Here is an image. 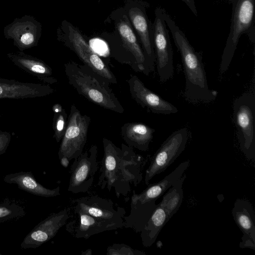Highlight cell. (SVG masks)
<instances>
[{
  "label": "cell",
  "mask_w": 255,
  "mask_h": 255,
  "mask_svg": "<svg viewBox=\"0 0 255 255\" xmlns=\"http://www.w3.org/2000/svg\"><path fill=\"white\" fill-rule=\"evenodd\" d=\"M78 217L67 224V230L74 237L88 239L93 235L107 231L122 228L124 223L104 220L74 209Z\"/></svg>",
  "instance_id": "15"
},
{
  "label": "cell",
  "mask_w": 255,
  "mask_h": 255,
  "mask_svg": "<svg viewBox=\"0 0 255 255\" xmlns=\"http://www.w3.org/2000/svg\"><path fill=\"white\" fill-rule=\"evenodd\" d=\"M128 83L131 98L142 108L156 114H174L178 112L175 106L148 89L136 75H130Z\"/></svg>",
  "instance_id": "13"
},
{
  "label": "cell",
  "mask_w": 255,
  "mask_h": 255,
  "mask_svg": "<svg viewBox=\"0 0 255 255\" xmlns=\"http://www.w3.org/2000/svg\"><path fill=\"white\" fill-rule=\"evenodd\" d=\"M190 164L189 160L181 163L173 171L159 182L149 185L140 194L133 191L131 201H139L144 203L157 200L184 174Z\"/></svg>",
  "instance_id": "18"
},
{
  "label": "cell",
  "mask_w": 255,
  "mask_h": 255,
  "mask_svg": "<svg viewBox=\"0 0 255 255\" xmlns=\"http://www.w3.org/2000/svg\"><path fill=\"white\" fill-rule=\"evenodd\" d=\"M58 39L96 73L110 83H118L114 74L91 48L78 27L66 20H63L58 31Z\"/></svg>",
  "instance_id": "7"
},
{
  "label": "cell",
  "mask_w": 255,
  "mask_h": 255,
  "mask_svg": "<svg viewBox=\"0 0 255 255\" xmlns=\"http://www.w3.org/2000/svg\"><path fill=\"white\" fill-rule=\"evenodd\" d=\"M104 156L97 185L109 192L112 189L117 198L130 193L131 186H137L142 179L143 158L132 148L122 144L120 148L110 140L103 138Z\"/></svg>",
  "instance_id": "1"
},
{
  "label": "cell",
  "mask_w": 255,
  "mask_h": 255,
  "mask_svg": "<svg viewBox=\"0 0 255 255\" xmlns=\"http://www.w3.org/2000/svg\"><path fill=\"white\" fill-rule=\"evenodd\" d=\"M114 25L112 32L105 31L101 37L107 42L113 56L130 65L136 71L148 75L146 57L123 6L115 9L106 19Z\"/></svg>",
  "instance_id": "3"
},
{
  "label": "cell",
  "mask_w": 255,
  "mask_h": 255,
  "mask_svg": "<svg viewBox=\"0 0 255 255\" xmlns=\"http://www.w3.org/2000/svg\"><path fill=\"white\" fill-rule=\"evenodd\" d=\"M164 9L158 7L155 10L152 23L153 41L157 71L159 81L164 83L173 75V51L169 32L163 16Z\"/></svg>",
  "instance_id": "10"
},
{
  "label": "cell",
  "mask_w": 255,
  "mask_h": 255,
  "mask_svg": "<svg viewBox=\"0 0 255 255\" xmlns=\"http://www.w3.org/2000/svg\"><path fill=\"white\" fill-rule=\"evenodd\" d=\"M97 154L98 147L93 145L74 159L70 169L69 192L76 194L89 190L98 170Z\"/></svg>",
  "instance_id": "12"
},
{
  "label": "cell",
  "mask_w": 255,
  "mask_h": 255,
  "mask_svg": "<svg viewBox=\"0 0 255 255\" xmlns=\"http://www.w3.org/2000/svg\"><path fill=\"white\" fill-rule=\"evenodd\" d=\"M11 213V211L9 209L5 207H0V218L9 215Z\"/></svg>",
  "instance_id": "29"
},
{
  "label": "cell",
  "mask_w": 255,
  "mask_h": 255,
  "mask_svg": "<svg viewBox=\"0 0 255 255\" xmlns=\"http://www.w3.org/2000/svg\"><path fill=\"white\" fill-rule=\"evenodd\" d=\"M68 123V117L64 109L61 111L55 113L53 119L54 136L57 142L63 138Z\"/></svg>",
  "instance_id": "24"
},
{
  "label": "cell",
  "mask_w": 255,
  "mask_h": 255,
  "mask_svg": "<svg viewBox=\"0 0 255 255\" xmlns=\"http://www.w3.org/2000/svg\"><path fill=\"white\" fill-rule=\"evenodd\" d=\"M163 16L181 57L185 78L184 98L193 104L212 102L218 93L209 87L202 54L195 50L184 33L164 9Z\"/></svg>",
  "instance_id": "2"
},
{
  "label": "cell",
  "mask_w": 255,
  "mask_h": 255,
  "mask_svg": "<svg viewBox=\"0 0 255 255\" xmlns=\"http://www.w3.org/2000/svg\"><path fill=\"white\" fill-rule=\"evenodd\" d=\"M9 142L8 136L3 134H0V154L6 149Z\"/></svg>",
  "instance_id": "26"
},
{
  "label": "cell",
  "mask_w": 255,
  "mask_h": 255,
  "mask_svg": "<svg viewBox=\"0 0 255 255\" xmlns=\"http://www.w3.org/2000/svg\"><path fill=\"white\" fill-rule=\"evenodd\" d=\"M169 220L163 207L160 203L157 204L149 220L140 232L142 244L144 247L148 248L153 245Z\"/></svg>",
  "instance_id": "22"
},
{
  "label": "cell",
  "mask_w": 255,
  "mask_h": 255,
  "mask_svg": "<svg viewBox=\"0 0 255 255\" xmlns=\"http://www.w3.org/2000/svg\"><path fill=\"white\" fill-rule=\"evenodd\" d=\"M188 139V129L184 128L172 132L154 154L146 169L145 184L156 175L163 172L184 151Z\"/></svg>",
  "instance_id": "11"
},
{
  "label": "cell",
  "mask_w": 255,
  "mask_h": 255,
  "mask_svg": "<svg viewBox=\"0 0 255 255\" xmlns=\"http://www.w3.org/2000/svg\"><path fill=\"white\" fill-rule=\"evenodd\" d=\"M107 255H145L142 251L137 250L124 244H114L108 247Z\"/></svg>",
  "instance_id": "25"
},
{
  "label": "cell",
  "mask_w": 255,
  "mask_h": 255,
  "mask_svg": "<svg viewBox=\"0 0 255 255\" xmlns=\"http://www.w3.org/2000/svg\"><path fill=\"white\" fill-rule=\"evenodd\" d=\"M234 220L243 233L239 246L255 250V214L252 203L245 199H238L232 210Z\"/></svg>",
  "instance_id": "17"
},
{
  "label": "cell",
  "mask_w": 255,
  "mask_h": 255,
  "mask_svg": "<svg viewBox=\"0 0 255 255\" xmlns=\"http://www.w3.org/2000/svg\"><path fill=\"white\" fill-rule=\"evenodd\" d=\"M186 177V174H184L176 181L164 195L159 203L165 210L169 219L177 212L182 203V185Z\"/></svg>",
  "instance_id": "23"
},
{
  "label": "cell",
  "mask_w": 255,
  "mask_h": 255,
  "mask_svg": "<svg viewBox=\"0 0 255 255\" xmlns=\"http://www.w3.org/2000/svg\"><path fill=\"white\" fill-rule=\"evenodd\" d=\"M252 88L236 98L233 104V120L240 150L250 160L255 159V90Z\"/></svg>",
  "instance_id": "6"
},
{
  "label": "cell",
  "mask_w": 255,
  "mask_h": 255,
  "mask_svg": "<svg viewBox=\"0 0 255 255\" xmlns=\"http://www.w3.org/2000/svg\"><path fill=\"white\" fill-rule=\"evenodd\" d=\"M63 108L62 106L59 104H55L53 107V110L54 113L59 112L62 111Z\"/></svg>",
  "instance_id": "30"
},
{
  "label": "cell",
  "mask_w": 255,
  "mask_h": 255,
  "mask_svg": "<svg viewBox=\"0 0 255 255\" xmlns=\"http://www.w3.org/2000/svg\"><path fill=\"white\" fill-rule=\"evenodd\" d=\"M4 181L16 184L19 188L31 194L45 197H55L60 195V188L48 189L37 182L30 172H21L7 175Z\"/></svg>",
  "instance_id": "20"
},
{
  "label": "cell",
  "mask_w": 255,
  "mask_h": 255,
  "mask_svg": "<svg viewBox=\"0 0 255 255\" xmlns=\"http://www.w3.org/2000/svg\"><path fill=\"white\" fill-rule=\"evenodd\" d=\"M73 204L74 209L95 217L124 224L125 209L120 207L115 208L111 199L92 195L73 200Z\"/></svg>",
  "instance_id": "16"
},
{
  "label": "cell",
  "mask_w": 255,
  "mask_h": 255,
  "mask_svg": "<svg viewBox=\"0 0 255 255\" xmlns=\"http://www.w3.org/2000/svg\"><path fill=\"white\" fill-rule=\"evenodd\" d=\"M229 0L232 4L231 23L221 57L220 74L228 69L242 34L247 35L251 42L255 43V0Z\"/></svg>",
  "instance_id": "5"
},
{
  "label": "cell",
  "mask_w": 255,
  "mask_h": 255,
  "mask_svg": "<svg viewBox=\"0 0 255 255\" xmlns=\"http://www.w3.org/2000/svg\"><path fill=\"white\" fill-rule=\"evenodd\" d=\"M156 200L144 203L139 201H131L130 212L128 216L124 217V227L132 229L135 232H140L149 220L157 204Z\"/></svg>",
  "instance_id": "21"
},
{
  "label": "cell",
  "mask_w": 255,
  "mask_h": 255,
  "mask_svg": "<svg viewBox=\"0 0 255 255\" xmlns=\"http://www.w3.org/2000/svg\"><path fill=\"white\" fill-rule=\"evenodd\" d=\"M68 83L77 92L104 109L123 114L124 109L110 87V83L87 66L70 60L64 64Z\"/></svg>",
  "instance_id": "4"
},
{
  "label": "cell",
  "mask_w": 255,
  "mask_h": 255,
  "mask_svg": "<svg viewBox=\"0 0 255 255\" xmlns=\"http://www.w3.org/2000/svg\"><path fill=\"white\" fill-rule=\"evenodd\" d=\"M92 254V250L91 249H88L85 251L82 252L81 255H91Z\"/></svg>",
  "instance_id": "31"
},
{
  "label": "cell",
  "mask_w": 255,
  "mask_h": 255,
  "mask_svg": "<svg viewBox=\"0 0 255 255\" xmlns=\"http://www.w3.org/2000/svg\"><path fill=\"white\" fill-rule=\"evenodd\" d=\"M90 123L89 116L82 114L75 104L71 105L58 151L59 159L64 157L70 161L80 155L87 142Z\"/></svg>",
  "instance_id": "9"
},
{
  "label": "cell",
  "mask_w": 255,
  "mask_h": 255,
  "mask_svg": "<svg viewBox=\"0 0 255 255\" xmlns=\"http://www.w3.org/2000/svg\"><path fill=\"white\" fill-rule=\"evenodd\" d=\"M124 2L123 7L144 53L149 74L154 71L155 62L152 23L146 13L149 4L142 0H124Z\"/></svg>",
  "instance_id": "8"
},
{
  "label": "cell",
  "mask_w": 255,
  "mask_h": 255,
  "mask_svg": "<svg viewBox=\"0 0 255 255\" xmlns=\"http://www.w3.org/2000/svg\"><path fill=\"white\" fill-rule=\"evenodd\" d=\"M183 2H184L187 6L190 8L191 11L193 12V13L197 16V10L196 9V6L195 5V2L194 0H181Z\"/></svg>",
  "instance_id": "27"
},
{
  "label": "cell",
  "mask_w": 255,
  "mask_h": 255,
  "mask_svg": "<svg viewBox=\"0 0 255 255\" xmlns=\"http://www.w3.org/2000/svg\"><path fill=\"white\" fill-rule=\"evenodd\" d=\"M97 1H98V2H100V0H97Z\"/></svg>",
  "instance_id": "32"
},
{
  "label": "cell",
  "mask_w": 255,
  "mask_h": 255,
  "mask_svg": "<svg viewBox=\"0 0 255 255\" xmlns=\"http://www.w3.org/2000/svg\"><path fill=\"white\" fill-rule=\"evenodd\" d=\"M33 36L31 33H26L22 35L21 41L25 45L31 44L33 41Z\"/></svg>",
  "instance_id": "28"
},
{
  "label": "cell",
  "mask_w": 255,
  "mask_h": 255,
  "mask_svg": "<svg viewBox=\"0 0 255 255\" xmlns=\"http://www.w3.org/2000/svg\"><path fill=\"white\" fill-rule=\"evenodd\" d=\"M70 216V208L51 214L25 237L21 244V248H36L49 241L67 223Z\"/></svg>",
  "instance_id": "14"
},
{
  "label": "cell",
  "mask_w": 255,
  "mask_h": 255,
  "mask_svg": "<svg viewBox=\"0 0 255 255\" xmlns=\"http://www.w3.org/2000/svg\"><path fill=\"white\" fill-rule=\"evenodd\" d=\"M155 131V129L143 123L131 122L123 125L121 134L128 146L146 151L149 148Z\"/></svg>",
  "instance_id": "19"
}]
</instances>
